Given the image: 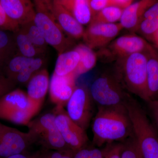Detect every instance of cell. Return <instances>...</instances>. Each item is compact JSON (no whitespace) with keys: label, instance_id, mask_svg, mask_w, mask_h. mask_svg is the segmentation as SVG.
Here are the masks:
<instances>
[{"label":"cell","instance_id":"obj_1","mask_svg":"<svg viewBox=\"0 0 158 158\" xmlns=\"http://www.w3.org/2000/svg\"><path fill=\"white\" fill-rule=\"evenodd\" d=\"M93 142L98 147L123 142L132 136L131 123L124 106H98L92 124Z\"/></svg>","mask_w":158,"mask_h":158},{"label":"cell","instance_id":"obj_2","mask_svg":"<svg viewBox=\"0 0 158 158\" xmlns=\"http://www.w3.org/2000/svg\"><path fill=\"white\" fill-rule=\"evenodd\" d=\"M133 135L143 158H158V137L147 114L131 95L125 103Z\"/></svg>","mask_w":158,"mask_h":158},{"label":"cell","instance_id":"obj_3","mask_svg":"<svg viewBox=\"0 0 158 158\" xmlns=\"http://www.w3.org/2000/svg\"><path fill=\"white\" fill-rule=\"evenodd\" d=\"M116 75L125 89L146 102L149 101L147 91V56L136 53L117 61Z\"/></svg>","mask_w":158,"mask_h":158},{"label":"cell","instance_id":"obj_4","mask_svg":"<svg viewBox=\"0 0 158 158\" xmlns=\"http://www.w3.org/2000/svg\"><path fill=\"white\" fill-rule=\"evenodd\" d=\"M41 108L31 102L23 90L14 89L0 98V118L27 126Z\"/></svg>","mask_w":158,"mask_h":158},{"label":"cell","instance_id":"obj_5","mask_svg":"<svg viewBox=\"0 0 158 158\" xmlns=\"http://www.w3.org/2000/svg\"><path fill=\"white\" fill-rule=\"evenodd\" d=\"M36 15L34 22L48 44L57 51L59 55L66 52L73 43L66 37L49 9L46 1H34Z\"/></svg>","mask_w":158,"mask_h":158},{"label":"cell","instance_id":"obj_6","mask_svg":"<svg viewBox=\"0 0 158 158\" xmlns=\"http://www.w3.org/2000/svg\"><path fill=\"white\" fill-rule=\"evenodd\" d=\"M89 90L93 101L101 107L124 106L131 96L116 75L104 74L98 77Z\"/></svg>","mask_w":158,"mask_h":158},{"label":"cell","instance_id":"obj_7","mask_svg":"<svg viewBox=\"0 0 158 158\" xmlns=\"http://www.w3.org/2000/svg\"><path fill=\"white\" fill-rule=\"evenodd\" d=\"M92 101L90 90L86 86H77L66 106L69 118L85 131L93 116Z\"/></svg>","mask_w":158,"mask_h":158},{"label":"cell","instance_id":"obj_8","mask_svg":"<svg viewBox=\"0 0 158 158\" xmlns=\"http://www.w3.org/2000/svg\"><path fill=\"white\" fill-rule=\"evenodd\" d=\"M53 112L57 128L69 148L75 152L85 148L88 141L86 131L69 118L63 107L56 106Z\"/></svg>","mask_w":158,"mask_h":158},{"label":"cell","instance_id":"obj_9","mask_svg":"<svg viewBox=\"0 0 158 158\" xmlns=\"http://www.w3.org/2000/svg\"><path fill=\"white\" fill-rule=\"evenodd\" d=\"M35 143L37 139L32 133L23 132L3 124L0 139V158L25 153L29 147Z\"/></svg>","mask_w":158,"mask_h":158},{"label":"cell","instance_id":"obj_10","mask_svg":"<svg viewBox=\"0 0 158 158\" xmlns=\"http://www.w3.org/2000/svg\"><path fill=\"white\" fill-rule=\"evenodd\" d=\"M145 40L138 35H126L116 38L108 46L107 49L104 54L109 58L117 61L136 53L147 54L154 50Z\"/></svg>","mask_w":158,"mask_h":158},{"label":"cell","instance_id":"obj_11","mask_svg":"<svg viewBox=\"0 0 158 158\" xmlns=\"http://www.w3.org/2000/svg\"><path fill=\"white\" fill-rule=\"evenodd\" d=\"M123 29L120 23H89L82 38L85 44L92 49L103 48L110 44Z\"/></svg>","mask_w":158,"mask_h":158},{"label":"cell","instance_id":"obj_12","mask_svg":"<svg viewBox=\"0 0 158 158\" xmlns=\"http://www.w3.org/2000/svg\"><path fill=\"white\" fill-rule=\"evenodd\" d=\"M74 72L65 76H59L53 73L49 85L50 98L51 101L56 105L64 107L72 95L76 88Z\"/></svg>","mask_w":158,"mask_h":158},{"label":"cell","instance_id":"obj_13","mask_svg":"<svg viewBox=\"0 0 158 158\" xmlns=\"http://www.w3.org/2000/svg\"><path fill=\"white\" fill-rule=\"evenodd\" d=\"M46 3L51 13L65 33L74 39L83 37L85 32L83 25L57 0L46 1Z\"/></svg>","mask_w":158,"mask_h":158},{"label":"cell","instance_id":"obj_14","mask_svg":"<svg viewBox=\"0 0 158 158\" xmlns=\"http://www.w3.org/2000/svg\"><path fill=\"white\" fill-rule=\"evenodd\" d=\"M0 4L9 18L20 27L34 21L36 10L31 1L0 0Z\"/></svg>","mask_w":158,"mask_h":158},{"label":"cell","instance_id":"obj_15","mask_svg":"<svg viewBox=\"0 0 158 158\" xmlns=\"http://www.w3.org/2000/svg\"><path fill=\"white\" fill-rule=\"evenodd\" d=\"M49 85V77L47 70L43 69L37 72L27 83V93L29 99L42 106Z\"/></svg>","mask_w":158,"mask_h":158},{"label":"cell","instance_id":"obj_16","mask_svg":"<svg viewBox=\"0 0 158 158\" xmlns=\"http://www.w3.org/2000/svg\"><path fill=\"white\" fill-rule=\"evenodd\" d=\"M156 2L155 0H141L133 2L125 9L119 20L123 29L136 31L145 11Z\"/></svg>","mask_w":158,"mask_h":158},{"label":"cell","instance_id":"obj_17","mask_svg":"<svg viewBox=\"0 0 158 158\" xmlns=\"http://www.w3.org/2000/svg\"><path fill=\"white\" fill-rule=\"evenodd\" d=\"M80 24L90 23L92 19L89 0H57Z\"/></svg>","mask_w":158,"mask_h":158},{"label":"cell","instance_id":"obj_18","mask_svg":"<svg viewBox=\"0 0 158 158\" xmlns=\"http://www.w3.org/2000/svg\"><path fill=\"white\" fill-rule=\"evenodd\" d=\"M158 30V1L144 12L136 29L147 39L152 40Z\"/></svg>","mask_w":158,"mask_h":158},{"label":"cell","instance_id":"obj_19","mask_svg":"<svg viewBox=\"0 0 158 158\" xmlns=\"http://www.w3.org/2000/svg\"><path fill=\"white\" fill-rule=\"evenodd\" d=\"M147 56V91L149 101L158 94V53L155 49Z\"/></svg>","mask_w":158,"mask_h":158},{"label":"cell","instance_id":"obj_20","mask_svg":"<svg viewBox=\"0 0 158 158\" xmlns=\"http://www.w3.org/2000/svg\"><path fill=\"white\" fill-rule=\"evenodd\" d=\"M80 56L78 64L74 72L77 76L88 72L94 67L97 56L93 49L83 44H80L75 48Z\"/></svg>","mask_w":158,"mask_h":158},{"label":"cell","instance_id":"obj_21","mask_svg":"<svg viewBox=\"0 0 158 158\" xmlns=\"http://www.w3.org/2000/svg\"><path fill=\"white\" fill-rule=\"evenodd\" d=\"M18 54L13 34L0 30V69L5 68L9 61Z\"/></svg>","mask_w":158,"mask_h":158},{"label":"cell","instance_id":"obj_22","mask_svg":"<svg viewBox=\"0 0 158 158\" xmlns=\"http://www.w3.org/2000/svg\"><path fill=\"white\" fill-rule=\"evenodd\" d=\"M79 59V54L74 50L60 54L57 59L54 72L59 76H65L74 72Z\"/></svg>","mask_w":158,"mask_h":158},{"label":"cell","instance_id":"obj_23","mask_svg":"<svg viewBox=\"0 0 158 158\" xmlns=\"http://www.w3.org/2000/svg\"><path fill=\"white\" fill-rule=\"evenodd\" d=\"M28 131L33 134L37 139L50 130L56 127V115L53 112L47 113L31 120L27 125Z\"/></svg>","mask_w":158,"mask_h":158},{"label":"cell","instance_id":"obj_24","mask_svg":"<svg viewBox=\"0 0 158 158\" xmlns=\"http://www.w3.org/2000/svg\"><path fill=\"white\" fill-rule=\"evenodd\" d=\"M13 35L19 55L28 58H35L44 53L33 44L20 28L19 31L13 33Z\"/></svg>","mask_w":158,"mask_h":158},{"label":"cell","instance_id":"obj_25","mask_svg":"<svg viewBox=\"0 0 158 158\" xmlns=\"http://www.w3.org/2000/svg\"><path fill=\"white\" fill-rule=\"evenodd\" d=\"M37 143L47 149L62 151L70 149L57 127L40 136L37 138Z\"/></svg>","mask_w":158,"mask_h":158},{"label":"cell","instance_id":"obj_26","mask_svg":"<svg viewBox=\"0 0 158 158\" xmlns=\"http://www.w3.org/2000/svg\"><path fill=\"white\" fill-rule=\"evenodd\" d=\"M34 59L23 56L18 54L15 55L4 68L6 76L12 80L15 76L30 65Z\"/></svg>","mask_w":158,"mask_h":158},{"label":"cell","instance_id":"obj_27","mask_svg":"<svg viewBox=\"0 0 158 158\" xmlns=\"http://www.w3.org/2000/svg\"><path fill=\"white\" fill-rule=\"evenodd\" d=\"M20 28L27 34L29 39L35 47L44 53L48 45L34 21L21 26Z\"/></svg>","mask_w":158,"mask_h":158},{"label":"cell","instance_id":"obj_28","mask_svg":"<svg viewBox=\"0 0 158 158\" xmlns=\"http://www.w3.org/2000/svg\"><path fill=\"white\" fill-rule=\"evenodd\" d=\"M123 10L116 7H110L103 9L95 15L90 23H115L120 20Z\"/></svg>","mask_w":158,"mask_h":158},{"label":"cell","instance_id":"obj_29","mask_svg":"<svg viewBox=\"0 0 158 158\" xmlns=\"http://www.w3.org/2000/svg\"><path fill=\"white\" fill-rule=\"evenodd\" d=\"M44 64V60L42 58H34L31 64L21 72L17 74L12 79L16 84H27L32 77L36 73L41 70Z\"/></svg>","mask_w":158,"mask_h":158},{"label":"cell","instance_id":"obj_30","mask_svg":"<svg viewBox=\"0 0 158 158\" xmlns=\"http://www.w3.org/2000/svg\"><path fill=\"white\" fill-rule=\"evenodd\" d=\"M122 143L121 158H143L133 135Z\"/></svg>","mask_w":158,"mask_h":158},{"label":"cell","instance_id":"obj_31","mask_svg":"<svg viewBox=\"0 0 158 158\" xmlns=\"http://www.w3.org/2000/svg\"><path fill=\"white\" fill-rule=\"evenodd\" d=\"M20 26L9 18L0 4V30L15 33L19 31Z\"/></svg>","mask_w":158,"mask_h":158},{"label":"cell","instance_id":"obj_32","mask_svg":"<svg viewBox=\"0 0 158 158\" xmlns=\"http://www.w3.org/2000/svg\"><path fill=\"white\" fill-rule=\"evenodd\" d=\"M122 142H115L106 144L104 149L103 158H121L122 150Z\"/></svg>","mask_w":158,"mask_h":158},{"label":"cell","instance_id":"obj_33","mask_svg":"<svg viewBox=\"0 0 158 158\" xmlns=\"http://www.w3.org/2000/svg\"><path fill=\"white\" fill-rule=\"evenodd\" d=\"M16 85L14 81L0 73V98L14 90Z\"/></svg>","mask_w":158,"mask_h":158},{"label":"cell","instance_id":"obj_34","mask_svg":"<svg viewBox=\"0 0 158 158\" xmlns=\"http://www.w3.org/2000/svg\"><path fill=\"white\" fill-rule=\"evenodd\" d=\"M92 18L103 9L112 7V0H89Z\"/></svg>","mask_w":158,"mask_h":158},{"label":"cell","instance_id":"obj_35","mask_svg":"<svg viewBox=\"0 0 158 158\" xmlns=\"http://www.w3.org/2000/svg\"><path fill=\"white\" fill-rule=\"evenodd\" d=\"M75 152L68 149L62 151H55L48 152L50 158H74Z\"/></svg>","mask_w":158,"mask_h":158},{"label":"cell","instance_id":"obj_36","mask_svg":"<svg viewBox=\"0 0 158 158\" xmlns=\"http://www.w3.org/2000/svg\"><path fill=\"white\" fill-rule=\"evenodd\" d=\"M148 102L150 111L158 128V100H152Z\"/></svg>","mask_w":158,"mask_h":158},{"label":"cell","instance_id":"obj_37","mask_svg":"<svg viewBox=\"0 0 158 158\" xmlns=\"http://www.w3.org/2000/svg\"><path fill=\"white\" fill-rule=\"evenodd\" d=\"M133 2L132 0H112V7L124 10Z\"/></svg>","mask_w":158,"mask_h":158},{"label":"cell","instance_id":"obj_38","mask_svg":"<svg viewBox=\"0 0 158 158\" xmlns=\"http://www.w3.org/2000/svg\"><path fill=\"white\" fill-rule=\"evenodd\" d=\"M40 154H41V152L40 151L37 152L32 154H29L25 153L11 156L8 158H39Z\"/></svg>","mask_w":158,"mask_h":158},{"label":"cell","instance_id":"obj_39","mask_svg":"<svg viewBox=\"0 0 158 158\" xmlns=\"http://www.w3.org/2000/svg\"><path fill=\"white\" fill-rule=\"evenodd\" d=\"M74 158H90V149L85 148L77 152Z\"/></svg>","mask_w":158,"mask_h":158},{"label":"cell","instance_id":"obj_40","mask_svg":"<svg viewBox=\"0 0 158 158\" xmlns=\"http://www.w3.org/2000/svg\"><path fill=\"white\" fill-rule=\"evenodd\" d=\"M103 153L102 150L98 148L90 149V158H103Z\"/></svg>","mask_w":158,"mask_h":158},{"label":"cell","instance_id":"obj_41","mask_svg":"<svg viewBox=\"0 0 158 158\" xmlns=\"http://www.w3.org/2000/svg\"><path fill=\"white\" fill-rule=\"evenodd\" d=\"M152 41L156 44V45L158 47V30L156 33L155 34L153 38Z\"/></svg>","mask_w":158,"mask_h":158},{"label":"cell","instance_id":"obj_42","mask_svg":"<svg viewBox=\"0 0 158 158\" xmlns=\"http://www.w3.org/2000/svg\"><path fill=\"white\" fill-rule=\"evenodd\" d=\"M3 124L0 123V139H1V135H2V127Z\"/></svg>","mask_w":158,"mask_h":158}]
</instances>
